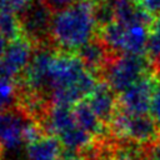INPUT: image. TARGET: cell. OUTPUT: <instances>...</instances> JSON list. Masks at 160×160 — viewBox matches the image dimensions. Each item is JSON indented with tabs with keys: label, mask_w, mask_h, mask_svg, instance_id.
Segmentation results:
<instances>
[{
	"label": "cell",
	"mask_w": 160,
	"mask_h": 160,
	"mask_svg": "<svg viewBox=\"0 0 160 160\" xmlns=\"http://www.w3.org/2000/svg\"><path fill=\"white\" fill-rule=\"evenodd\" d=\"M75 54L59 49L55 51L50 68L51 104L75 105L86 99L100 80Z\"/></svg>",
	"instance_id": "1"
},
{
	"label": "cell",
	"mask_w": 160,
	"mask_h": 160,
	"mask_svg": "<svg viewBox=\"0 0 160 160\" xmlns=\"http://www.w3.org/2000/svg\"><path fill=\"white\" fill-rule=\"evenodd\" d=\"M98 25L92 0L75 2L54 12L50 40L59 50L76 52L82 45L94 39Z\"/></svg>",
	"instance_id": "2"
},
{
	"label": "cell",
	"mask_w": 160,
	"mask_h": 160,
	"mask_svg": "<svg viewBox=\"0 0 160 160\" xmlns=\"http://www.w3.org/2000/svg\"><path fill=\"white\" fill-rule=\"evenodd\" d=\"M151 72H154V66L146 55L120 54L111 58L101 79L119 95Z\"/></svg>",
	"instance_id": "3"
},
{
	"label": "cell",
	"mask_w": 160,
	"mask_h": 160,
	"mask_svg": "<svg viewBox=\"0 0 160 160\" xmlns=\"http://www.w3.org/2000/svg\"><path fill=\"white\" fill-rule=\"evenodd\" d=\"M108 128L114 139L129 140L146 146L151 145L160 138V129L151 116L129 114L119 108Z\"/></svg>",
	"instance_id": "4"
},
{
	"label": "cell",
	"mask_w": 160,
	"mask_h": 160,
	"mask_svg": "<svg viewBox=\"0 0 160 160\" xmlns=\"http://www.w3.org/2000/svg\"><path fill=\"white\" fill-rule=\"evenodd\" d=\"M54 11L45 0H32L19 14L22 36L29 39L35 46L49 44Z\"/></svg>",
	"instance_id": "5"
},
{
	"label": "cell",
	"mask_w": 160,
	"mask_h": 160,
	"mask_svg": "<svg viewBox=\"0 0 160 160\" xmlns=\"http://www.w3.org/2000/svg\"><path fill=\"white\" fill-rule=\"evenodd\" d=\"M34 46L25 36L10 41L0 59V76L18 80L34 55Z\"/></svg>",
	"instance_id": "6"
},
{
	"label": "cell",
	"mask_w": 160,
	"mask_h": 160,
	"mask_svg": "<svg viewBox=\"0 0 160 160\" xmlns=\"http://www.w3.org/2000/svg\"><path fill=\"white\" fill-rule=\"evenodd\" d=\"M155 84V72L144 76L141 80L118 95V108L134 115H146L150 111V101Z\"/></svg>",
	"instance_id": "7"
},
{
	"label": "cell",
	"mask_w": 160,
	"mask_h": 160,
	"mask_svg": "<svg viewBox=\"0 0 160 160\" xmlns=\"http://www.w3.org/2000/svg\"><path fill=\"white\" fill-rule=\"evenodd\" d=\"M86 101L100 120L109 125L118 109V96L110 85L102 79L99 80L95 89L86 98Z\"/></svg>",
	"instance_id": "8"
},
{
	"label": "cell",
	"mask_w": 160,
	"mask_h": 160,
	"mask_svg": "<svg viewBox=\"0 0 160 160\" xmlns=\"http://www.w3.org/2000/svg\"><path fill=\"white\" fill-rule=\"evenodd\" d=\"M76 54L81 59L84 65L99 78L102 75L109 61L115 55L106 48V45L99 36H95L85 45H82L76 51Z\"/></svg>",
	"instance_id": "9"
},
{
	"label": "cell",
	"mask_w": 160,
	"mask_h": 160,
	"mask_svg": "<svg viewBox=\"0 0 160 160\" xmlns=\"http://www.w3.org/2000/svg\"><path fill=\"white\" fill-rule=\"evenodd\" d=\"M72 111L78 125L89 134H91L96 140H104L110 136L108 125L100 120V118L91 109L86 99L72 105Z\"/></svg>",
	"instance_id": "10"
},
{
	"label": "cell",
	"mask_w": 160,
	"mask_h": 160,
	"mask_svg": "<svg viewBox=\"0 0 160 160\" xmlns=\"http://www.w3.org/2000/svg\"><path fill=\"white\" fill-rule=\"evenodd\" d=\"M62 152L64 146L60 140L49 134L26 145V160H62Z\"/></svg>",
	"instance_id": "11"
},
{
	"label": "cell",
	"mask_w": 160,
	"mask_h": 160,
	"mask_svg": "<svg viewBox=\"0 0 160 160\" xmlns=\"http://www.w3.org/2000/svg\"><path fill=\"white\" fill-rule=\"evenodd\" d=\"M125 35L122 44V54L130 55H146L149 26L142 22L125 25Z\"/></svg>",
	"instance_id": "12"
},
{
	"label": "cell",
	"mask_w": 160,
	"mask_h": 160,
	"mask_svg": "<svg viewBox=\"0 0 160 160\" xmlns=\"http://www.w3.org/2000/svg\"><path fill=\"white\" fill-rule=\"evenodd\" d=\"M19 84L16 80L0 76V112L18 108Z\"/></svg>",
	"instance_id": "13"
},
{
	"label": "cell",
	"mask_w": 160,
	"mask_h": 160,
	"mask_svg": "<svg viewBox=\"0 0 160 160\" xmlns=\"http://www.w3.org/2000/svg\"><path fill=\"white\" fill-rule=\"evenodd\" d=\"M146 56L154 66V71H160V15L149 26V39Z\"/></svg>",
	"instance_id": "14"
},
{
	"label": "cell",
	"mask_w": 160,
	"mask_h": 160,
	"mask_svg": "<svg viewBox=\"0 0 160 160\" xmlns=\"http://www.w3.org/2000/svg\"><path fill=\"white\" fill-rule=\"evenodd\" d=\"M15 10L0 11V34L9 41L22 36L20 18Z\"/></svg>",
	"instance_id": "15"
},
{
	"label": "cell",
	"mask_w": 160,
	"mask_h": 160,
	"mask_svg": "<svg viewBox=\"0 0 160 160\" xmlns=\"http://www.w3.org/2000/svg\"><path fill=\"white\" fill-rule=\"evenodd\" d=\"M150 116L160 129V74H155V84L150 101Z\"/></svg>",
	"instance_id": "16"
},
{
	"label": "cell",
	"mask_w": 160,
	"mask_h": 160,
	"mask_svg": "<svg viewBox=\"0 0 160 160\" xmlns=\"http://www.w3.org/2000/svg\"><path fill=\"white\" fill-rule=\"evenodd\" d=\"M138 2L150 16L160 15V0H138Z\"/></svg>",
	"instance_id": "17"
},
{
	"label": "cell",
	"mask_w": 160,
	"mask_h": 160,
	"mask_svg": "<svg viewBox=\"0 0 160 160\" xmlns=\"http://www.w3.org/2000/svg\"><path fill=\"white\" fill-rule=\"evenodd\" d=\"M62 160H98L95 156L85 154V152H75L64 149L62 152Z\"/></svg>",
	"instance_id": "18"
},
{
	"label": "cell",
	"mask_w": 160,
	"mask_h": 160,
	"mask_svg": "<svg viewBox=\"0 0 160 160\" xmlns=\"http://www.w3.org/2000/svg\"><path fill=\"white\" fill-rule=\"evenodd\" d=\"M71 1L74 0H45V2L48 4V6L54 11V12H58L60 10H64L66 9L68 6H70Z\"/></svg>",
	"instance_id": "19"
},
{
	"label": "cell",
	"mask_w": 160,
	"mask_h": 160,
	"mask_svg": "<svg viewBox=\"0 0 160 160\" xmlns=\"http://www.w3.org/2000/svg\"><path fill=\"white\" fill-rule=\"evenodd\" d=\"M148 160H160V138L148 146Z\"/></svg>",
	"instance_id": "20"
},
{
	"label": "cell",
	"mask_w": 160,
	"mask_h": 160,
	"mask_svg": "<svg viewBox=\"0 0 160 160\" xmlns=\"http://www.w3.org/2000/svg\"><path fill=\"white\" fill-rule=\"evenodd\" d=\"M14 1V9H15V11H18V12H20L22 9H25L32 0H12Z\"/></svg>",
	"instance_id": "21"
},
{
	"label": "cell",
	"mask_w": 160,
	"mask_h": 160,
	"mask_svg": "<svg viewBox=\"0 0 160 160\" xmlns=\"http://www.w3.org/2000/svg\"><path fill=\"white\" fill-rule=\"evenodd\" d=\"M5 10H15L12 0H0V11Z\"/></svg>",
	"instance_id": "22"
},
{
	"label": "cell",
	"mask_w": 160,
	"mask_h": 160,
	"mask_svg": "<svg viewBox=\"0 0 160 160\" xmlns=\"http://www.w3.org/2000/svg\"><path fill=\"white\" fill-rule=\"evenodd\" d=\"M8 40L0 34V59H1V56L4 55V52H5V50H6V48H8V42H6Z\"/></svg>",
	"instance_id": "23"
},
{
	"label": "cell",
	"mask_w": 160,
	"mask_h": 160,
	"mask_svg": "<svg viewBox=\"0 0 160 160\" xmlns=\"http://www.w3.org/2000/svg\"><path fill=\"white\" fill-rule=\"evenodd\" d=\"M75 2H80V1H88V0H74Z\"/></svg>",
	"instance_id": "24"
}]
</instances>
